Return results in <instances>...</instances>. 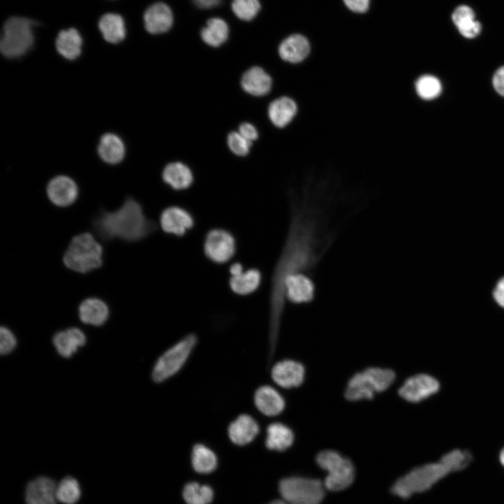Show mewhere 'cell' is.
Masks as SVG:
<instances>
[{"label": "cell", "instance_id": "8fae6325", "mask_svg": "<svg viewBox=\"0 0 504 504\" xmlns=\"http://www.w3.org/2000/svg\"><path fill=\"white\" fill-rule=\"evenodd\" d=\"M439 382L428 374H416L408 377L398 388V395L409 402H421L435 394L440 389Z\"/></svg>", "mask_w": 504, "mask_h": 504}, {"label": "cell", "instance_id": "3957f363", "mask_svg": "<svg viewBox=\"0 0 504 504\" xmlns=\"http://www.w3.org/2000/svg\"><path fill=\"white\" fill-rule=\"evenodd\" d=\"M396 379L392 369L368 367L351 377L345 387L344 398L351 402L372 400L377 393L390 388Z\"/></svg>", "mask_w": 504, "mask_h": 504}, {"label": "cell", "instance_id": "7dc6e473", "mask_svg": "<svg viewBox=\"0 0 504 504\" xmlns=\"http://www.w3.org/2000/svg\"><path fill=\"white\" fill-rule=\"evenodd\" d=\"M499 459L501 464L504 466V447L502 449V450L500 452L499 455Z\"/></svg>", "mask_w": 504, "mask_h": 504}, {"label": "cell", "instance_id": "d4e9b609", "mask_svg": "<svg viewBox=\"0 0 504 504\" xmlns=\"http://www.w3.org/2000/svg\"><path fill=\"white\" fill-rule=\"evenodd\" d=\"M297 113L295 102L289 97H281L272 101L268 107L270 121L277 127L287 125Z\"/></svg>", "mask_w": 504, "mask_h": 504}, {"label": "cell", "instance_id": "74e56055", "mask_svg": "<svg viewBox=\"0 0 504 504\" xmlns=\"http://www.w3.org/2000/svg\"><path fill=\"white\" fill-rule=\"evenodd\" d=\"M472 459L471 454L466 450L454 449L444 454L440 458L451 472L464 469Z\"/></svg>", "mask_w": 504, "mask_h": 504}, {"label": "cell", "instance_id": "8d00e7d4", "mask_svg": "<svg viewBox=\"0 0 504 504\" xmlns=\"http://www.w3.org/2000/svg\"><path fill=\"white\" fill-rule=\"evenodd\" d=\"M233 13L244 21H251L261 8L259 0H233L231 4Z\"/></svg>", "mask_w": 504, "mask_h": 504}, {"label": "cell", "instance_id": "e0dca14e", "mask_svg": "<svg viewBox=\"0 0 504 504\" xmlns=\"http://www.w3.org/2000/svg\"><path fill=\"white\" fill-rule=\"evenodd\" d=\"M260 426L250 414H241L231 421L227 427V435L232 443L244 446L251 443L258 435Z\"/></svg>", "mask_w": 504, "mask_h": 504}, {"label": "cell", "instance_id": "5bb4252c", "mask_svg": "<svg viewBox=\"0 0 504 504\" xmlns=\"http://www.w3.org/2000/svg\"><path fill=\"white\" fill-rule=\"evenodd\" d=\"M144 27L152 34L168 31L174 23V14L170 7L163 2L150 6L144 14Z\"/></svg>", "mask_w": 504, "mask_h": 504}, {"label": "cell", "instance_id": "52a82bcc", "mask_svg": "<svg viewBox=\"0 0 504 504\" xmlns=\"http://www.w3.org/2000/svg\"><path fill=\"white\" fill-rule=\"evenodd\" d=\"M197 342V335L189 333L167 349L153 368V380L161 383L177 374L188 361Z\"/></svg>", "mask_w": 504, "mask_h": 504}, {"label": "cell", "instance_id": "ac0fdd59", "mask_svg": "<svg viewBox=\"0 0 504 504\" xmlns=\"http://www.w3.org/2000/svg\"><path fill=\"white\" fill-rule=\"evenodd\" d=\"M284 290L287 301L295 304L311 302L316 293L314 279L306 276H292L286 281Z\"/></svg>", "mask_w": 504, "mask_h": 504}, {"label": "cell", "instance_id": "ffe728a7", "mask_svg": "<svg viewBox=\"0 0 504 504\" xmlns=\"http://www.w3.org/2000/svg\"><path fill=\"white\" fill-rule=\"evenodd\" d=\"M241 86L249 94L261 97L271 90L272 80L262 68L255 66L244 73L241 78Z\"/></svg>", "mask_w": 504, "mask_h": 504}, {"label": "cell", "instance_id": "e575fe53", "mask_svg": "<svg viewBox=\"0 0 504 504\" xmlns=\"http://www.w3.org/2000/svg\"><path fill=\"white\" fill-rule=\"evenodd\" d=\"M183 495L188 504H209L214 493L209 486L192 482L185 486Z\"/></svg>", "mask_w": 504, "mask_h": 504}, {"label": "cell", "instance_id": "ba28073f", "mask_svg": "<svg viewBox=\"0 0 504 504\" xmlns=\"http://www.w3.org/2000/svg\"><path fill=\"white\" fill-rule=\"evenodd\" d=\"M317 464L327 472L324 482L326 489L337 491L349 486L354 478V467L352 462L338 451L325 449L316 457Z\"/></svg>", "mask_w": 504, "mask_h": 504}, {"label": "cell", "instance_id": "7c38bea8", "mask_svg": "<svg viewBox=\"0 0 504 504\" xmlns=\"http://www.w3.org/2000/svg\"><path fill=\"white\" fill-rule=\"evenodd\" d=\"M273 382L281 388L290 389L301 386L305 379L304 365L293 359H283L276 362L270 369Z\"/></svg>", "mask_w": 504, "mask_h": 504}, {"label": "cell", "instance_id": "c3c4849f", "mask_svg": "<svg viewBox=\"0 0 504 504\" xmlns=\"http://www.w3.org/2000/svg\"><path fill=\"white\" fill-rule=\"evenodd\" d=\"M269 504H289V503L283 499V500H276L272 501Z\"/></svg>", "mask_w": 504, "mask_h": 504}, {"label": "cell", "instance_id": "44dd1931", "mask_svg": "<svg viewBox=\"0 0 504 504\" xmlns=\"http://www.w3.org/2000/svg\"><path fill=\"white\" fill-rule=\"evenodd\" d=\"M310 46L308 40L301 34H293L280 43L278 49L279 56L284 61L298 63L308 55Z\"/></svg>", "mask_w": 504, "mask_h": 504}, {"label": "cell", "instance_id": "603a6c76", "mask_svg": "<svg viewBox=\"0 0 504 504\" xmlns=\"http://www.w3.org/2000/svg\"><path fill=\"white\" fill-rule=\"evenodd\" d=\"M85 343L84 333L77 328H70L57 332L53 337V344L58 353L63 357H70L79 346Z\"/></svg>", "mask_w": 504, "mask_h": 504}, {"label": "cell", "instance_id": "60d3db41", "mask_svg": "<svg viewBox=\"0 0 504 504\" xmlns=\"http://www.w3.org/2000/svg\"><path fill=\"white\" fill-rule=\"evenodd\" d=\"M491 294L495 303L500 308L504 309V276L496 281Z\"/></svg>", "mask_w": 504, "mask_h": 504}, {"label": "cell", "instance_id": "d6a6232c", "mask_svg": "<svg viewBox=\"0 0 504 504\" xmlns=\"http://www.w3.org/2000/svg\"><path fill=\"white\" fill-rule=\"evenodd\" d=\"M191 460L194 469L200 473L212 472L217 466L216 454L202 444H197L193 447Z\"/></svg>", "mask_w": 504, "mask_h": 504}, {"label": "cell", "instance_id": "d590c367", "mask_svg": "<svg viewBox=\"0 0 504 504\" xmlns=\"http://www.w3.org/2000/svg\"><path fill=\"white\" fill-rule=\"evenodd\" d=\"M416 90L420 97L430 100L435 99L440 94L442 86L436 77L424 75L416 80Z\"/></svg>", "mask_w": 504, "mask_h": 504}, {"label": "cell", "instance_id": "cb8c5ba5", "mask_svg": "<svg viewBox=\"0 0 504 504\" xmlns=\"http://www.w3.org/2000/svg\"><path fill=\"white\" fill-rule=\"evenodd\" d=\"M78 313L82 322L93 326H100L108 318V308L102 300L90 298L80 303Z\"/></svg>", "mask_w": 504, "mask_h": 504}, {"label": "cell", "instance_id": "b9f144b4", "mask_svg": "<svg viewBox=\"0 0 504 504\" xmlns=\"http://www.w3.org/2000/svg\"><path fill=\"white\" fill-rule=\"evenodd\" d=\"M238 132L250 141H255L258 137V132L255 127L249 122H243L239 127Z\"/></svg>", "mask_w": 504, "mask_h": 504}, {"label": "cell", "instance_id": "ee69618b", "mask_svg": "<svg viewBox=\"0 0 504 504\" xmlns=\"http://www.w3.org/2000/svg\"><path fill=\"white\" fill-rule=\"evenodd\" d=\"M493 85L497 92L504 97V66L498 69L495 73Z\"/></svg>", "mask_w": 504, "mask_h": 504}, {"label": "cell", "instance_id": "f35d334b", "mask_svg": "<svg viewBox=\"0 0 504 504\" xmlns=\"http://www.w3.org/2000/svg\"><path fill=\"white\" fill-rule=\"evenodd\" d=\"M230 150L238 156H245L249 151L252 142L244 137L239 132H232L227 137Z\"/></svg>", "mask_w": 504, "mask_h": 504}, {"label": "cell", "instance_id": "ab89813d", "mask_svg": "<svg viewBox=\"0 0 504 504\" xmlns=\"http://www.w3.org/2000/svg\"><path fill=\"white\" fill-rule=\"evenodd\" d=\"M16 346L14 335L7 328L1 326L0 329V352L1 354L10 353Z\"/></svg>", "mask_w": 504, "mask_h": 504}, {"label": "cell", "instance_id": "7a4b0ae2", "mask_svg": "<svg viewBox=\"0 0 504 504\" xmlns=\"http://www.w3.org/2000/svg\"><path fill=\"white\" fill-rule=\"evenodd\" d=\"M97 232L104 239L119 238L125 241H137L150 234L155 228L148 219L140 204L127 198L114 211L102 213L94 221Z\"/></svg>", "mask_w": 504, "mask_h": 504}, {"label": "cell", "instance_id": "7bdbcfd3", "mask_svg": "<svg viewBox=\"0 0 504 504\" xmlns=\"http://www.w3.org/2000/svg\"><path fill=\"white\" fill-rule=\"evenodd\" d=\"M344 2L351 10L356 13H364L369 8L370 0H344Z\"/></svg>", "mask_w": 504, "mask_h": 504}, {"label": "cell", "instance_id": "83f0119b", "mask_svg": "<svg viewBox=\"0 0 504 504\" xmlns=\"http://www.w3.org/2000/svg\"><path fill=\"white\" fill-rule=\"evenodd\" d=\"M98 28L105 41L110 43L121 42L126 35L124 20L116 13H108L102 15L98 22Z\"/></svg>", "mask_w": 504, "mask_h": 504}, {"label": "cell", "instance_id": "2e32d148", "mask_svg": "<svg viewBox=\"0 0 504 504\" xmlns=\"http://www.w3.org/2000/svg\"><path fill=\"white\" fill-rule=\"evenodd\" d=\"M76 183L66 176L53 178L47 186V195L55 205L64 207L73 204L78 197Z\"/></svg>", "mask_w": 504, "mask_h": 504}, {"label": "cell", "instance_id": "f6af8a7d", "mask_svg": "<svg viewBox=\"0 0 504 504\" xmlns=\"http://www.w3.org/2000/svg\"><path fill=\"white\" fill-rule=\"evenodd\" d=\"M195 5L202 9H209L215 6H218L221 0H192Z\"/></svg>", "mask_w": 504, "mask_h": 504}, {"label": "cell", "instance_id": "bcb514c9", "mask_svg": "<svg viewBox=\"0 0 504 504\" xmlns=\"http://www.w3.org/2000/svg\"><path fill=\"white\" fill-rule=\"evenodd\" d=\"M244 271L243 266L239 262H235L232 264L230 267V273L231 274V276L236 275L240 272Z\"/></svg>", "mask_w": 504, "mask_h": 504}, {"label": "cell", "instance_id": "7402d4cb", "mask_svg": "<svg viewBox=\"0 0 504 504\" xmlns=\"http://www.w3.org/2000/svg\"><path fill=\"white\" fill-rule=\"evenodd\" d=\"M295 434L290 427L281 422L270 424L266 428L265 444L268 449L283 451L291 447Z\"/></svg>", "mask_w": 504, "mask_h": 504}, {"label": "cell", "instance_id": "484cf974", "mask_svg": "<svg viewBox=\"0 0 504 504\" xmlns=\"http://www.w3.org/2000/svg\"><path fill=\"white\" fill-rule=\"evenodd\" d=\"M164 181L175 190H184L191 186L193 175L191 169L181 162L169 163L162 172Z\"/></svg>", "mask_w": 504, "mask_h": 504}, {"label": "cell", "instance_id": "4dcf8cb0", "mask_svg": "<svg viewBox=\"0 0 504 504\" xmlns=\"http://www.w3.org/2000/svg\"><path fill=\"white\" fill-rule=\"evenodd\" d=\"M125 146L122 140L115 134H105L100 139L98 153L100 158L109 164H117L125 156Z\"/></svg>", "mask_w": 504, "mask_h": 504}, {"label": "cell", "instance_id": "277c9868", "mask_svg": "<svg viewBox=\"0 0 504 504\" xmlns=\"http://www.w3.org/2000/svg\"><path fill=\"white\" fill-rule=\"evenodd\" d=\"M450 472L449 468L441 460L416 467L393 484L392 492L400 498H409L429 489Z\"/></svg>", "mask_w": 504, "mask_h": 504}, {"label": "cell", "instance_id": "30bf717a", "mask_svg": "<svg viewBox=\"0 0 504 504\" xmlns=\"http://www.w3.org/2000/svg\"><path fill=\"white\" fill-rule=\"evenodd\" d=\"M236 251V240L229 231L216 228L209 230L204 239V252L207 258L216 263L230 260Z\"/></svg>", "mask_w": 504, "mask_h": 504}, {"label": "cell", "instance_id": "f546056e", "mask_svg": "<svg viewBox=\"0 0 504 504\" xmlns=\"http://www.w3.org/2000/svg\"><path fill=\"white\" fill-rule=\"evenodd\" d=\"M228 36L229 27L226 22L220 18H211L207 20L206 26L200 31L202 41L214 48L223 44L227 40Z\"/></svg>", "mask_w": 504, "mask_h": 504}, {"label": "cell", "instance_id": "8992f818", "mask_svg": "<svg viewBox=\"0 0 504 504\" xmlns=\"http://www.w3.org/2000/svg\"><path fill=\"white\" fill-rule=\"evenodd\" d=\"M36 22L23 17H11L4 23L0 43L1 53L8 58L24 55L33 46V28Z\"/></svg>", "mask_w": 504, "mask_h": 504}, {"label": "cell", "instance_id": "1f68e13d", "mask_svg": "<svg viewBox=\"0 0 504 504\" xmlns=\"http://www.w3.org/2000/svg\"><path fill=\"white\" fill-rule=\"evenodd\" d=\"M452 20L460 33L466 38H474L480 32V23L475 20L474 11L468 6L457 7L453 13Z\"/></svg>", "mask_w": 504, "mask_h": 504}, {"label": "cell", "instance_id": "9a60e30c", "mask_svg": "<svg viewBox=\"0 0 504 504\" xmlns=\"http://www.w3.org/2000/svg\"><path fill=\"white\" fill-rule=\"evenodd\" d=\"M253 402L256 409L266 416H277L286 407L284 397L270 385L260 386L255 391Z\"/></svg>", "mask_w": 504, "mask_h": 504}, {"label": "cell", "instance_id": "9c48e42d", "mask_svg": "<svg viewBox=\"0 0 504 504\" xmlns=\"http://www.w3.org/2000/svg\"><path fill=\"white\" fill-rule=\"evenodd\" d=\"M320 480L301 477L285 478L279 482V492L289 504H320L325 495Z\"/></svg>", "mask_w": 504, "mask_h": 504}, {"label": "cell", "instance_id": "f1b7e54d", "mask_svg": "<svg viewBox=\"0 0 504 504\" xmlns=\"http://www.w3.org/2000/svg\"><path fill=\"white\" fill-rule=\"evenodd\" d=\"M261 279L262 274L260 270L256 268H251L231 276L229 281L230 287L234 293L246 295L258 289Z\"/></svg>", "mask_w": 504, "mask_h": 504}, {"label": "cell", "instance_id": "4316f807", "mask_svg": "<svg viewBox=\"0 0 504 504\" xmlns=\"http://www.w3.org/2000/svg\"><path fill=\"white\" fill-rule=\"evenodd\" d=\"M82 37L77 29L70 28L59 32L55 41L57 52L67 59L77 58L81 52Z\"/></svg>", "mask_w": 504, "mask_h": 504}, {"label": "cell", "instance_id": "d6986e66", "mask_svg": "<svg viewBox=\"0 0 504 504\" xmlns=\"http://www.w3.org/2000/svg\"><path fill=\"white\" fill-rule=\"evenodd\" d=\"M57 486L53 480L39 477L29 482L25 490L27 504H56Z\"/></svg>", "mask_w": 504, "mask_h": 504}, {"label": "cell", "instance_id": "5b68a950", "mask_svg": "<svg viewBox=\"0 0 504 504\" xmlns=\"http://www.w3.org/2000/svg\"><path fill=\"white\" fill-rule=\"evenodd\" d=\"M102 247L88 232L75 236L64 255V265L75 272L86 273L99 267L102 264Z\"/></svg>", "mask_w": 504, "mask_h": 504}, {"label": "cell", "instance_id": "836d02e7", "mask_svg": "<svg viewBox=\"0 0 504 504\" xmlns=\"http://www.w3.org/2000/svg\"><path fill=\"white\" fill-rule=\"evenodd\" d=\"M80 496V489L76 479L71 477L64 478L56 488L57 500L64 504L76 503Z\"/></svg>", "mask_w": 504, "mask_h": 504}, {"label": "cell", "instance_id": "4fadbf2b", "mask_svg": "<svg viewBox=\"0 0 504 504\" xmlns=\"http://www.w3.org/2000/svg\"><path fill=\"white\" fill-rule=\"evenodd\" d=\"M192 214L186 209L172 206L161 213L160 224L165 232L176 236H183L194 225Z\"/></svg>", "mask_w": 504, "mask_h": 504}, {"label": "cell", "instance_id": "6da1fadb", "mask_svg": "<svg viewBox=\"0 0 504 504\" xmlns=\"http://www.w3.org/2000/svg\"><path fill=\"white\" fill-rule=\"evenodd\" d=\"M334 202L309 190L290 199L288 230L270 281L268 329L272 332L281 330L287 301L286 281L295 276L314 279L318 264L337 239L340 228L334 220Z\"/></svg>", "mask_w": 504, "mask_h": 504}]
</instances>
